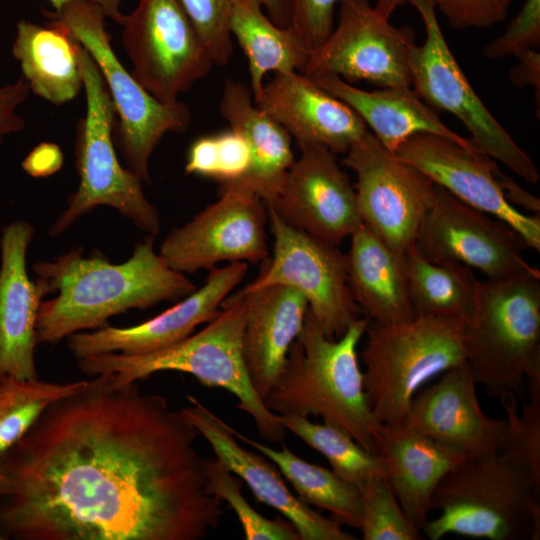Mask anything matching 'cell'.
Segmentation results:
<instances>
[{"mask_svg":"<svg viewBox=\"0 0 540 540\" xmlns=\"http://www.w3.org/2000/svg\"><path fill=\"white\" fill-rule=\"evenodd\" d=\"M410 298L415 314L468 322L474 314L479 280L459 263H435L411 246L406 252Z\"/></svg>","mask_w":540,"mask_h":540,"instance_id":"obj_32","label":"cell"},{"mask_svg":"<svg viewBox=\"0 0 540 540\" xmlns=\"http://www.w3.org/2000/svg\"><path fill=\"white\" fill-rule=\"evenodd\" d=\"M214 65H226L233 54L228 28L230 0H178Z\"/></svg>","mask_w":540,"mask_h":540,"instance_id":"obj_38","label":"cell"},{"mask_svg":"<svg viewBox=\"0 0 540 540\" xmlns=\"http://www.w3.org/2000/svg\"><path fill=\"white\" fill-rule=\"evenodd\" d=\"M29 92L23 76L12 83L0 85V144L5 136L23 129L25 122L17 110Z\"/></svg>","mask_w":540,"mask_h":540,"instance_id":"obj_44","label":"cell"},{"mask_svg":"<svg viewBox=\"0 0 540 540\" xmlns=\"http://www.w3.org/2000/svg\"><path fill=\"white\" fill-rule=\"evenodd\" d=\"M182 408L184 417L210 444L215 458L244 481L255 498L280 512L296 528L300 540H355L353 534L313 510L291 493L276 468L262 454L242 447L233 428L193 395Z\"/></svg>","mask_w":540,"mask_h":540,"instance_id":"obj_21","label":"cell"},{"mask_svg":"<svg viewBox=\"0 0 540 540\" xmlns=\"http://www.w3.org/2000/svg\"><path fill=\"white\" fill-rule=\"evenodd\" d=\"M540 476L515 455L469 457L438 484L422 532L430 540L447 534L488 540L540 537Z\"/></svg>","mask_w":540,"mask_h":540,"instance_id":"obj_5","label":"cell"},{"mask_svg":"<svg viewBox=\"0 0 540 540\" xmlns=\"http://www.w3.org/2000/svg\"><path fill=\"white\" fill-rule=\"evenodd\" d=\"M269 18L280 27L290 26V0H260Z\"/></svg>","mask_w":540,"mask_h":540,"instance_id":"obj_48","label":"cell"},{"mask_svg":"<svg viewBox=\"0 0 540 540\" xmlns=\"http://www.w3.org/2000/svg\"><path fill=\"white\" fill-rule=\"evenodd\" d=\"M419 12L426 32L422 45L408 51L411 86L425 102L457 117L471 134V141L531 184L539 172L531 156L501 126L476 94L453 56L440 28L432 0H403Z\"/></svg>","mask_w":540,"mask_h":540,"instance_id":"obj_10","label":"cell"},{"mask_svg":"<svg viewBox=\"0 0 540 540\" xmlns=\"http://www.w3.org/2000/svg\"><path fill=\"white\" fill-rule=\"evenodd\" d=\"M79 42L61 25L46 26L21 19L16 25L12 55L29 89L40 98L63 105L83 88Z\"/></svg>","mask_w":540,"mask_h":540,"instance_id":"obj_29","label":"cell"},{"mask_svg":"<svg viewBox=\"0 0 540 540\" xmlns=\"http://www.w3.org/2000/svg\"><path fill=\"white\" fill-rule=\"evenodd\" d=\"M522 402L512 394L500 396L507 415L508 435L503 452L515 455L540 476V397H528Z\"/></svg>","mask_w":540,"mask_h":540,"instance_id":"obj_37","label":"cell"},{"mask_svg":"<svg viewBox=\"0 0 540 540\" xmlns=\"http://www.w3.org/2000/svg\"><path fill=\"white\" fill-rule=\"evenodd\" d=\"M134 78L172 104L214 65L178 0H137L121 25Z\"/></svg>","mask_w":540,"mask_h":540,"instance_id":"obj_13","label":"cell"},{"mask_svg":"<svg viewBox=\"0 0 540 540\" xmlns=\"http://www.w3.org/2000/svg\"><path fill=\"white\" fill-rule=\"evenodd\" d=\"M466 361L452 367L412 399L405 426L466 457L503 452L507 419L488 417Z\"/></svg>","mask_w":540,"mask_h":540,"instance_id":"obj_20","label":"cell"},{"mask_svg":"<svg viewBox=\"0 0 540 540\" xmlns=\"http://www.w3.org/2000/svg\"><path fill=\"white\" fill-rule=\"evenodd\" d=\"M518 64L510 71V79L519 87L532 86L540 92V54L534 49L525 50L518 55Z\"/></svg>","mask_w":540,"mask_h":540,"instance_id":"obj_46","label":"cell"},{"mask_svg":"<svg viewBox=\"0 0 540 540\" xmlns=\"http://www.w3.org/2000/svg\"><path fill=\"white\" fill-rule=\"evenodd\" d=\"M540 44V0H525L518 14L499 37L487 44L490 59L516 56Z\"/></svg>","mask_w":540,"mask_h":540,"instance_id":"obj_39","label":"cell"},{"mask_svg":"<svg viewBox=\"0 0 540 540\" xmlns=\"http://www.w3.org/2000/svg\"><path fill=\"white\" fill-rule=\"evenodd\" d=\"M281 426L322 454L342 479L360 489L376 476H386L378 453L369 451L343 431L308 417L277 415Z\"/></svg>","mask_w":540,"mask_h":540,"instance_id":"obj_33","label":"cell"},{"mask_svg":"<svg viewBox=\"0 0 540 540\" xmlns=\"http://www.w3.org/2000/svg\"><path fill=\"white\" fill-rule=\"evenodd\" d=\"M495 176L509 203L514 207H524L532 214L540 213L539 199L524 190L511 177L504 174L498 166L495 169Z\"/></svg>","mask_w":540,"mask_h":540,"instance_id":"obj_47","label":"cell"},{"mask_svg":"<svg viewBox=\"0 0 540 540\" xmlns=\"http://www.w3.org/2000/svg\"><path fill=\"white\" fill-rule=\"evenodd\" d=\"M44 15L48 22L67 29L97 65L119 118L117 146L125 166L150 183L149 163L155 148L167 133L188 128L189 107L180 100L160 102L121 64L106 30L108 17L97 2L72 0L58 10H45Z\"/></svg>","mask_w":540,"mask_h":540,"instance_id":"obj_9","label":"cell"},{"mask_svg":"<svg viewBox=\"0 0 540 540\" xmlns=\"http://www.w3.org/2000/svg\"><path fill=\"white\" fill-rule=\"evenodd\" d=\"M465 361L493 397H540V271L479 281Z\"/></svg>","mask_w":540,"mask_h":540,"instance_id":"obj_6","label":"cell"},{"mask_svg":"<svg viewBox=\"0 0 540 540\" xmlns=\"http://www.w3.org/2000/svg\"><path fill=\"white\" fill-rule=\"evenodd\" d=\"M4 539H7V537L0 532V540H4Z\"/></svg>","mask_w":540,"mask_h":540,"instance_id":"obj_51","label":"cell"},{"mask_svg":"<svg viewBox=\"0 0 540 540\" xmlns=\"http://www.w3.org/2000/svg\"><path fill=\"white\" fill-rule=\"evenodd\" d=\"M154 238L147 235L119 264L100 254L86 257L82 248L33 264L36 280L48 294H55L40 304L37 344H55L74 333L104 327L113 315L183 299L196 290L155 251Z\"/></svg>","mask_w":540,"mask_h":540,"instance_id":"obj_2","label":"cell"},{"mask_svg":"<svg viewBox=\"0 0 540 540\" xmlns=\"http://www.w3.org/2000/svg\"><path fill=\"white\" fill-rule=\"evenodd\" d=\"M267 212L273 255L243 289L272 285L296 289L307 299L324 335L331 340L340 338L363 313L348 286L346 254L338 246L289 225L273 209L267 207Z\"/></svg>","mask_w":540,"mask_h":540,"instance_id":"obj_11","label":"cell"},{"mask_svg":"<svg viewBox=\"0 0 540 540\" xmlns=\"http://www.w3.org/2000/svg\"><path fill=\"white\" fill-rule=\"evenodd\" d=\"M456 29L487 28L504 21L513 0H432Z\"/></svg>","mask_w":540,"mask_h":540,"instance_id":"obj_41","label":"cell"},{"mask_svg":"<svg viewBox=\"0 0 540 540\" xmlns=\"http://www.w3.org/2000/svg\"><path fill=\"white\" fill-rule=\"evenodd\" d=\"M254 102L298 147L319 144L334 154L346 153L368 131L351 107L298 71L275 73Z\"/></svg>","mask_w":540,"mask_h":540,"instance_id":"obj_23","label":"cell"},{"mask_svg":"<svg viewBox=\"0 0 540 540\" xmlns=\"http://www.w3.org/2000/svg\"><path fill=\"white\" fill-rule=\"evenodd\" d=\"M34 229L27 221H14L0 239V381H36L34 352L36 320L46 287L31 280L26 269L28 246Z\"/></svg>","mask_w":540,"mask_h":540,"instance_id":"obj_22","label":"cell"},{"mask_svg":"<svg viewBox=\"0 0 540 540\" xmlns=\"http://www.w3.org/2000/svg\"><path fill=\"white\" fill-rule=\"evenodd\" d=\"M205 472L211 493L221 498L235 512L247 540H300L290 521L268 519L257 512L242 494L243 481L233 475L218 459L207 458Z\"/></svg>","mask_w":540,"mask_h":540,"instance_id":"obj_34","label":"cell"},{"mask_svg":"<svg viewBox=\"0 0 540 540\" xmlns=\"http://www.w3.org/2000/svg\"><path fill=\"white\" fill-rule=\"evenodd\" d=\"M320 88L351 107L389 151L413 135L426 133L448 138L471 151L470 139L451 130L411 87H385L366 91L334 74L308 76ZM482 152V151H481Z\"/></svg>","mask_w":540,"mask_h":540,"instance_id":"obj_26","label":"cell"},{"mask_svg":"<svg viewBox=\"0 0 540 540\" xmlns=\"http://www.w3.org/2000/svg\"><path fill=\"white\" fill-rule=\"evenodd\" d=\"M465 322L415 315L410 320H369L361 360L369 407L379 424L404 425L412 399L434 377L465 361Z\"/></svg>","mask_w":540,"mask_h":540,"instance_id":"obj_7","label":"cell"},{"mask_svg":"<svg viewBox=\"0 0 540 540\" xmlns=\"http://www.w3.org/2000/svg\"><path fill=\"white\" fill-rule=\"evenodd\" d=\"M250 166V150L232 129L197 138L188 149L187 174L211 178L222 184L241 179Z\"/></svg>","mask_w":540,"mask_h":540,"instance_id":"obj_35","label":"cell"},{"mask_svg":"<svg viewBox=\"0 0 540 540\" xmlns=\"http://www.w3.org/2000/svg\"><path fill=\"white\" fill-rule=\"evenodd\" d=\"M219 199L189 222L173 228L159 254L180 273L212 269L223 261L259 263L268 259V212L263 200L233 183L220 185Z\"/></svg>","mask_w":540,"mask_h":540,"instance_id":"obj_14","label":"cell"},{"mask_svg":"<svg viewBox=\"0 0 540 540\" xmlns=\"http://www.w3.org/2000/svg\"><path fill=\"white\" fill-rule=\"evenodd\" d=\"M242 290L246 294L243 356L252 386L263 400L303 327L308 302L299 291L283 285Z\"/></svg>","mask_w":540,"mask_h":540,"instance_id":"obj_25","label":"cell"},{"mask_svg":"<svg viewBox=\"0 0 540 540\" xmlns=\"http://www.w3.org/2000/svg\"><path fill=\"white\" fill-rule=\"evenodd\" d=\"M235 437L270 459L307 505L329 511L341 525L360 529L362 500L359 489L332 470L298 457L285 445L273 449L233 429Z\"/></svg>","mask_w":540,"mask_h":540,"instance_id":"obj_31","label":"cell"},{"mask_svg":"<svg viewBox=\"0 0 540 540\" xmlns=\"http://www.w3.org/2000/svg\"><path fill=\"white\" fill-rule=\"evenodd\" d=\"M414 245L432 262L459 263L487 279L539 270L524 258L529 247L518 232L438 185Z\"/></svg>","mask_w":540,"mask_h":540,"instance_id":"obj_16","label":"cell"},{"mask_svg":"<svg viewBox=\"0 0 540 540\" xmlns=\"http://www.w3.org/2000/svg\"><path fill=\"white\" fill-rule=\"evenodd\" d=\"M298 148L281 189L265 205L289 225L339 246L362 225L355 188L332 151L319 144Z\"/></svg>","mask_w":540,"mask_h":540,"instance_id":"obj_17","label":"cell"},{"mask_svg":"<svg viewBox=\"0 0 540 540\" xmlns=\"http://www.w3.org/2000/svg\"><path fill=\"white\" fill-rule=\"evenodd\" d=\"M199 435L164 396L93 377L0 457L12 483L0 523L19 540L204 539L226 508Z\"/></svg>","mask_w":540,"mask_h":540,"instance_id":"obj_1","label":"cell"},{"mask_svg":"<svg viewBox=\"0 0 540 540\" xmlns=\"http://www.w3.org/2000/svg\"><path fill=\"white\" fill-rule=\"evenodd\" d=\"M369 318L353 321L338 339H328L308 309L265 406L277 415L322 418L365 449L377 453L376 421L366 397L357 346Z\"/></svg>","mask_w":540,"mask_h":540,"instance_id":"obj_3","label":"cell"},{"mask_svg":"<svg viewBox=\"0 0 540 540\" xmlns=\"http://www.w3.org/2000/svg\"><path fill=\"white\" fill-rule=\"evenodd\" d=\"M53 7V10H58L72 0H47ZM102 6L108 18L119 25H122L125 20V14L121 12V4L125 0H91Z\"/></svg>","mask_w":540,"mask_h":540,"instance_id":"obj_49","label":"cell"},{"mask_svg":"<svg viewBox=\"0 0 540 540\" xmlns=\"http://www.w3.org/2000/svg\"><path fill=\"white\" fill-rule=\"evenodd\" d=\"M88 380L69 383L40 381H18L4 379L0 381V416L17 403L36 397L58 399L81 389Z\"/></svg>","mask_w":540,"mask_h":540,"instance_id":"obj_42","label":"cell"},{"mask_svg":"<svg viewBox=\"0 0 540 540\" xmlns=\"http://www.w3.org/2000/svg\"><path fill=\"white\" fill-rule=\"evenodd\" d=\"M63 153L58 145L42 142L34 147L22 161L23 170L35 178L48 177L61 169Z\"/></svg>","mask_w":540,"mask_h":540,"instance_id":"obj_45","label":"cell"},{"mask_svg":"<svg viewBox=\"0 0 540 540\" xmlns=\"http://www.w3.org/2000/svg\"><path fill=\"white\" fill-rule=\"evenodd\" d=\"M341 0H290V26L310 54L334 28V7Z\"/></svg>","mask_w":540,"mask_h":540,"instance_id":"obj_40","label":"cell"},{"mask_svg":"<svg viewBox=\"0 0 540 540\" xmlns=\"http://www.w3.org/2000/svg\"><path fill=\"white\" fill-rule=\"evenodd\" d=\"M364 540H419L421 531L408 520L386 476L370 479L360 489Z\"/></svg>","mask_w":540,"mask_h":540,"instance_id":"obj_36","label":"cell"},{"mask_svg":"<svg viewBox=\"0 0 540 540\" xmlns=\"http://www.w3.org/2000/svg\"><path fill=\"white\" fill-rule=\"evenodd\" d=\"M336 27L311 52L302 74H334L347 82L368 81L385 87H411L409 27H396L369 0H341Z\"/></svg>","mask_w":540,"mask_h":540,"instance_id":"obj_15","label":"cell"},{"mask_svg":"<svg viewBox=\"0 0 540 540\" xmlns=\"http://www.w3.org/2000/svg\"><path fill=\"white\" fill-rule=\"evenodd\" d=\"M12 491V483L10 479L0 471V498H4Z\"/></svg>","mask_w":540,"mask_h":540,"instance_id":"obj_50","label":"cell"},{"mask_svg":"<svg viewBox=\"0 0 540 540\" xmlns=\"http://www.w3.org/2000/svg\"><path fill=\"white\" fill-rule=\"evenodd\" d=\"M218 315L194 335L158 351L143 355L104 353L78 359V368L90 377H103L112 386H123L160 371H179L194 376L202 385L232 393L236 408L247 413L261 437L282 442L286 430L256 393L244 356L243 332L246 294L241 289L228 296Z\"/></svg>","mask_w":540,"mask_h":540,"instance_id":"obj_4","label":"cell"},{"mask_svg":"<svg viewBox=\"0 0 540 540\" xmlns=\"http://www.w3.org/2000/svg\"><path fill=\"white\" fill-rule=\"evenodd\" d=\"M262 8L260 0H230L228 28L248 60L254 101L269 72H302L310 56L294 30L276 25Z\"/></svg>","mask_w":540,"mask_h":540,"instance_id":"obj_30","label":"cell"},{"mask_svg":"<svg viewBox=\"0 0 540 540\" xmlns=\"http://www.w3.org/2000/svg\"><path fill=\"white\" fill-rule=\"evenodd\" d=\"M376 449L400 506L411 524L421 531L428 521L438 484L469 457L405 425L379 424Z\"/></svg>","mask_w":540,"mask_h":540,"instance_id":"obj_24","label":"cell"},{"mask_svg":"<svg viewBox=\"0 0 540 540\" xmlns=\"http://www.w3.org/2000/svg\"><path fill=\"white\" fill-rule=\"evenodd\" d=\"M219 110L250 150L247 173L231 183L252 191L265 204L271 202L295 160L291 136L255 104L250 88L240 81H225Z\"/></svg>","mask_w":540,"mask_h":540,"instance_id":"obj_27","label":"cell"},{"mask_svg":"<svg viewBox=\"0 0 540 540\" xmlns=\"http://www.w3.org/2000/svg\"><path fill=\"white\" fill-rule=\"evenodd\" d=\"M52 401L53 399L44 397L27 399L17 403L0 416V457L26 434Z\"/></svg>","mask_w":540,"mask_h":540,"instance_id":"obj_43","label":"cell"},{"mask_svg":"<svg viewBox=\"0 0 540 540\" xmlns=\"http://www.w3.org/2000/svg\"><path fill=\"white\" fill-rule=\"evenodd\" d=\"M343 163L357 177L362 224L392 250L406 253L433 205L436 184L370 131L351 145Z\"/></svg>","mask_w":540,"mask_h":540,"instance_id":"obj_12","label":"cell"},{"mask_svg":"<svg viewBox=\"0 0 540 540\" xmlns=\"http://www.w3.org/2000/svg\"><path fill=\"white\" fill-rule=\"evenodd\" d=\"M247 270L248 263L240 261L214 268L201 287L159 315L131 327L105 325L74 333L66 338L67 347L77 359L104 353L143 355L167 348L214 319Z\"/></svg>","mask_w":540,"mask_h":540,"instance_id":"obj_19","label":"cell"},{"mask_svg":"<svg viewBox=\"0 0 540 540\" xmlns=\"http://www.w3.org/2000/svg\"><path fill=\"white\" fill-rule=\"evenodd\" d=\"M78 58L86 95V112L77 125L74 150L79 185L49 228V235L56 237L96 207L109 206L155 237L160 230L159 214L146 198L142 180L123 166L116 155V112L104 79L80 43Z\"/></svg>","mask_w":540,"mask_h":540,"instance_id":"obj_8","label":"cell"},{"mask_svg":"<svg viewBox=\"0 0 540 540\" xmlns=\"http://www.w3.org/2000/svg\"><path fill=\"white\" fill-rule=\"evenodd\" d=\"M346 260L351 295L370 320L386 324L415 317L406 253L392 250L362 224L350 236Z\"/></svg>","mask_w":540,"mask_h":540,"instance_id":"obj_28","label":"cell"},{"mask_svg":"<svg viewBox=\"0 0 540 540\" xmlns=\"http://www.w3.org/2000/svg\"><path fill=\"white\" fill-rule=\"evenodd\" d=\"M396 154L460 201L508 224L529 248L540 251V215L524 214L508 202L492 158L426 133L405 140Z\"/></svg>","mask_w":540,"mask_h":540,"instance_id":"obj_18","label":"cell"}]
</instances>
